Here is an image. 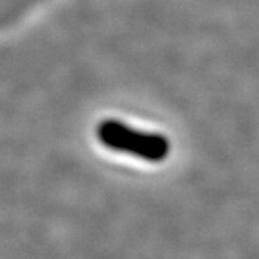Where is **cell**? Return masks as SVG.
<instances>
[{
	"label": "cell",
	"mask_w": 259,
	"mask_h": 259,
	"mask_svg": "<svg viewBox=\"0 0 259 259\" xmlns=\"http://www.w3.org/2000/svg\"><path fill=\"white\" fill-rule=\"evenodd\" d=\"M97 138L103 147L148 163H160L170 152V142L157 133L128 126L122 120L105 119L97 126Z\"/></svg>",
	"instance_id": "obj_1"
}]
</instances>
